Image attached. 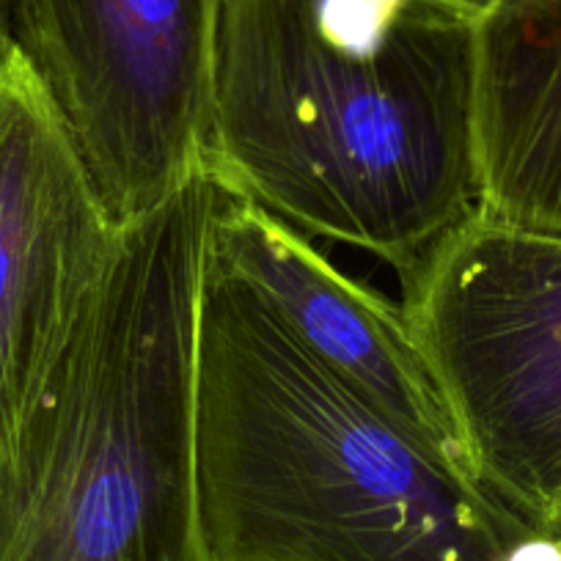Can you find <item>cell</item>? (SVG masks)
Segmentation results:
<instances>
[{
    "mask_svg": "<svg viewBox=\"0 0 561 561\" xmlns=\"http://www.w3.org/2000/svg\"><path fill=\"white\" fill-rule=\"evenodd\" d=\"M477 20L446 0H224L204 165L404 284L479 215Z\"/></svg>",
    "mask_w": 561,
    "mask_h": 561,
    "instance_id": "6da1fadb",
    "label": "cell"
},
{
    "mask_svg": "<svg viewBox=\"0 0 561 561\" xmlns=\"http://www.w3.org/2000/svg\"><path fill=\"white\" fill-rule=\"evenodd\" d=\"M118 226L39 75L0 56V451L105 270Z\"/></svg>",
    "mask_w": 561,
    "mask_h": 561,
    "instance_id": "8992f818",
    "label": "cell"
},
{
    "mask_svg": "<svg viewBox=\"0 0 561 561\" xmlns=\"http://www.w3.org/2000/svg\"><path fill=\"white\" fill-rule=\"evenodd\" d=\"M446 3H451V7L462 9V12L473 14V18H482L488 9H493L499 0H446Z\"/></svg>",
    "mask_w": 561,
    "mask_h": 561,
    "instance_id": "9c48e42d",
    "label": "cell"
},
{
    "mask_svg": "<svg viewBox=\"0 0 561 561\" xmlns=\"http://www.w3.org/2000/svg\"><path fill=\"white\" fill-rule=\"evenodd\" d=\"M9 45H12V39H9V34H7V25H3V14H0V56L7 53Z\"/></svg>",
    "mask_w": 561,
    "mask_h": 561,
    "instance_id": "30bf717a",
    "label": "cell"
},
{
    "mask_svg": "<svg viewBox=\"0 0 561 561\" xmlns=\"http://www.w3.org/2000/svg\"><path fill=\"white\" fill-rule=\"evenodd\" d=\"M402 287L473 477L561 537V237L473 215Z\"/></svg>",
    "mask_w": 561,
    "mask_h": 561,
    "instance_id": "277c9868",
    "label": "cell"
},
{
    "mask_svg": "<svg viewBox=\"0 0 561 561\" xmlns=\"http://www.w3.org/2000/svg\"><path fill=\"white\" fill-rule=\"evenodd\" d=\"M207 165L122 226L0 451V561H213L196 488Z\"/></svg>",
    "mask_w": 561,
    "mask_h": 561,
    "instance_id": "3957f363",
    "label": "cell"
},
{
    "mask_svg": "<svg viewBox=\"0 0 561 561\" xmlns=\"http://www.w3.org/2000/svg\"><path fill=\"white\" fill-rule=\"evenodd\" d=\"M196 488L213 561H506L534 528L317 364L213 251Z\"/></svg>",
    "mask_w": 561,
    "mask_h": 561,
    "instance_id": "7a4b0ae2",
    "label": "cell"
},
{
    "mask_svg": "<svg viewBox=\"0 0 561 561\" xmlns=\"http://www.w3.org/2000/svg\"><path fill=\"white\" fill-rule=\"evenodd\" d=\"M209 251L245 280L317 364L468 466L449 404L402 306L393 309L328 262L309 237L226 187L213 209Z\"/></svg>",
    "mask_w": 561,
    "mask_h": 561,
    "instance_id": "52a82bcc",
    "label": "cell"
},
{
    "mask_svg": "<svg viewBox=\"0 0 561 561\" xmlns=\"http://www.w3.org/2000/svg\"><path fill=\"white\" fill-rule=\"evenodd\" d=\"M224 0H28L14 45L39 75L102 207L122 226L204 165Z\"/></svg>",
    "mask_w": 561,
    "mask_h": 561,
    "instance_id": "5b68a950",
    "label": "cell"
},
{
    "mask_svg": "<svg viewBox=\"0 0 561 561\" xmlns=\"http://www.w3.org/2000/svg\"><path fill=\"white\" fill-rule=\"evenodd\" d=\"M479 215L561 237V0H499L477 20Z\"/></svg>",
    "mask_w": 561,
    "mask_h": 561,
    "instance_id": "ba28073f",
    "label": "cell"
}]
</instances>
